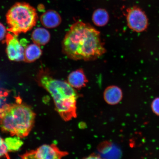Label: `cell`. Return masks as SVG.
Segmentation results:
<instances>
[{
  "mask_svg": "<svg viewBox=\"0 0 159 159\" xmlns=\"http://www.w3.org/2000/svg\"><path fill=\"white\" fill-rule=\"evenodd\" d=\"M61 47L63 54L76 61H95L106 52L100 32L89 24L80 21L71 25Z\"/></svg>",
  "mask_w": 159,
  "mask_h": 159,
  "instance_id": "6da1fadb",
  "label": "cell"
},
{
  "mask_svg": "<svg viewBox=\"0 0 159 159\" xmlns=\"http://www.w3.org/2000/svg\"><path fill=\"white\" fill-rule=\"evenodd\" d=\"M40 86L49 93L52 97L56 110L65 121L76 118L77 100L80 95L76 89L67 81L53 77L48 70L43 67L37 75Z\"/></svg>",
  "mask_w": 159,
  "mask_h": 159,
  "instance_id": "7a4b0ae2",
  "label": "cell"
},
{
  "mask_svg": "<svg viewBox=\"0 0 159 159\" xmlns=\"http://www.w3.org/2000/svg\"><path fill=\"white\" fill-rule=\"evenodd\" d=\"M35 116L30 107L20 102L6 104L0 109V127L4 132L24 138L32 129Z\"/></svg>",
  "mask_w": 159,
  "mask_h": 159,
  "instance_id": "3957f363",
  "label": "cell"
},
{
  "mask_svg": "<svg viewBox=\"0 0 159 159\" xmlns=\"http://www.w3.org/2000/svg\"><path fill=\"white\" fill-rule=\"evenodd\" d=\"M38 18L36 10L29 4L16 3L6 15L7 30L17 35L27 33L36 25Z\"/></svg>",
  "mask_w": 159,
  "mask_h": 159,
  "instance_id": "277c9868",
  "label": "cell"
},
{
  "mask_svg": "<svg viewBox=\"0 0 159 159\" xmlns=\"http://www.w3.org/2000/svg\"><path fill=\"white\" fill-rule=\"evenodd\" d=\"M68 155L61 151L55 144H44L35 150L27 152L21 156L23 159H59Z\"/></svg>",
  "mask_w": 159,
  "mask_h": 159,
  "instance_id": "5b68a950",
  "label": "cell"
},
{
  "mask_svg": "<svg viewBox=\"0 0 159 159\" xmlns=\"http://www.w3.org/2000/svg\"><path fill=\"white\" fill-rule=\"evenodd\" d=\"M126 19L128 26L133 31L141 32L147 29L148 19L144 12L137 7L127 10Z\"/></svg>",
  "mask_w": 159,
  "mask_h": 159,
  "instance_id": "8992f818",
  "label": "cell"
},
{
  "mask_svg": "<svg viewBox=\"0 0 159 159\" xmlns=\"http://www.w3.org/2000/svg\"><path fill=\"white\" fill-rule=\"evenodd\" d=\"M17 35L7 33L5 38L6 52L9 59L11 61H19L24 60L25 49Z\"/></svg>",
  "mask_w": 159,
  "mask_h": 159,
  "instance_id": "52a82bcc",
  "label": "cell"
},
{
  "mask_svg": "<svg viewBox=\"0 0 159 159\" xmlns=\"http://www.w3.org/2000/svg\"><path fill=\"white\" fill-rule=\"evenodd\" d=\"M40 21L45 27L54 29L61 25L62 20L59 14L53 10H49L45 12L40 17Z\"/></svg>",
  "mask_w": 159,
  "mask_h": 159,
  "instance_id": "ba28073f",
  "label": "cell"
},
{
  "mask_svg": "<svg viewBox=\"0 0 159 159\" xmlns=\"http://www.w3.org/2000/svg\"><path fill=\"white\" fill-rule=\"evenodd\" d=\"M67 81L73 88L80 89L86 86L88 80L84 70L82 69H79L70 73Z\"/></svg>",
  "mask_w": 159,
  "mask_h": 159,
  "instance_id": "9c48e42d",
  "label": "cell"
},
{
  "mask_svg": "<svg viewBox=\"0 0 159 159\" xmlns=\"http://www.w3.org/2000/svg\"><path fill=\"white\" fill-rule=\"evenodd\" d=\"M122 90L115 85H111L105 89L104 98L107 104L115 105L118 104L122 98Z\"/></svg>",
  "mask_w": 159,
  "mask_h": 159,
  "instance_id": "30bf717a",
  "label": "cell"
},
{
  "mask_svg": "<svg viewBox=\"0 0 159 159\" xmlns=\"http://www.w3.org/2000/svg\"><path fill=\"white\" fill-rule=\"evenodd\" d=\"M31 39L35 44L39 46L45 45L50 40L51 35L49 31L44 28H37L33 31Z\"/></svg>",
  "mask_w": 159,
  "mask_h": 159,
  "instance_id": "8fae6325",
  "label": "cell"
},
{
  "mask_svg": "<svg viewBox=\"0 0 159 159\" xmlns=\"http://www.w3.org/2000/svg\"><path fill=\"white\" fill-rule=\"evenodd\" d=\"M42 53L40 46L35 43L30 44L25 49L24 61L26 62H33L39 58Z\"/></svg>",
  "mask_w": 159,
  "mask_h": 159,
  "instance_id": "7c38bea8",
  "label": "cell"
},
{
  "mask_svg": "<svg viewBox=\"0 0 159 159\" xmlns=\"http://www.w3.org/2000/svg\"><path fill=\"white\" fill-rule=\"evenodd\" d=\"M109 19V15L108 11L104 9H97L93 13L92 21L97 26H105L108 23Z\"/></svg>",
  "mask_w": 159,
  "mask_h": 159,
  "instance_id": "4fadbf2b",
  "label": "cell"
},
{
  "mask_svg": "<svg viewBox=\"0 0 159 159\" xmlns=\"http://www.w3.org/2000/svg\"><path fill=\"white\" fill-rule=\"evenodd\" d=\"M18 137L6 138L5 141L7 146L9 152H16L18 151L22 146L23 143Z\"/></svg>",
  "mask_w": 159,
  "mask_h": 159,
  "instance_id": "5bb4252c",
  "label": "cell"
},
{
  "mask_svg": "<svg viewBox=\"0 0 159 159\" xmlns=\"http://www.w3.org/2000/svg\"><path fill=\"white\" fill-rule=\"evenodd\" d=\"M8 149L5 140L0 136V158L5 157L9 158V156L8 154Z\"/></svg>",
  "mask_w": 159,
  "mask_h": 159,
  "instance_id": "9a60e30c",
  "label": "cell"
},
{
  "mask_svg": "<svg viewBox=\"0 0 159 159\" xmlns=\"http://www.w3.org/2000/svg\"><path fill=\"white\" fill-rule=\"evenodd\" d=\"M152 108L153 112L159 116V97L155 98L152 104Z\"/></svg>",
  "mask_w": 159,
  "mask_h": 159,
  "instance_id": "2e32d148",
  "label": "cell"
},
{
  "mask_svg": "<svg viewBox=\"0 0 159 159\" xmlns=\"http://www.w3.org/2000/svg\"><path fill=\"white\" fill-rule=\"evenodd\" d=\"M7 34V29L5 26L0 23V41L6 38Z\"/></svg>",
  "mask_w": 159,
  "mask_h": 159,
  "instance_id": "e0dca14e",
  "label": "cell"
},
{
  "mask_svg": "<svg viewBox=\"0 0 159 159\" xmlns=\"http://www.w3.org/2000/svg\"><path fill=\"white\" fill-rule=\"evenodd\" d=\"M86 158H101V156L99 154H92L89 156L88 157Z\"/></svg>",
  "mask_w": 159,
  "mask_h": 159,
  "instance_id": "ac0fdd59",
  "label": "cell"
},
{
  "mask_svg": "<svg viewBox=\"0 0 159 159\" xmlns=\"http://www.w3.org/2000/svg\"><path fill=\"white\" fill-rule=\"evenodd\" d=\"M0 102H1V101H0Z\"/></svg>",
  "mask_w": 159,
  "mask_h": 159,
  "instance_id": "d6986e66",
  "label": "cell"
}]
</instances>
